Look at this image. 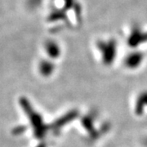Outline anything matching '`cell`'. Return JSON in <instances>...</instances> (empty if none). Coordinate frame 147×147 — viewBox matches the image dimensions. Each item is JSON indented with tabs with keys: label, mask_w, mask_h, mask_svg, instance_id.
Instances as JSON below:
<instances>
[{
	"label": "cell",
	"mask_w": 147,
	"mask_h": 147,
	"mask_svg": "<svg viewBox=\"0 0 147 147\" xmlns=\"http://www.w3.org/2000/svg\"><path fill=\"white\" fill-rule=\"evenodd\" d=\"M130 34L128 37L129 40H137V39H140V40H145L144 38H147V30H144L142 28L137 26V25H134L131 27V30H130Z\"/></svg>",
	"instance_id": "cell-1"
},
{
	"label": "cell",
	"mask_w": 147,
	"mask_h": 147,
	"mask_svg": "<svg viewBox=\"0 0 147 147\" xmlns=\"http://www.w3.org/2000/svg\"><path fill=\"white\" fill-rule=\"evenodd\" d=\"M46 49L47 53H50L53 56H57L59 53V47L57 43L54 41H47L46 43Z\"/></svg>",
	"instance_id": "cell-2"
},
{
	"label": "cell",
	"mask_w": 147,
	"mask_h": 147,
	"mask_svg": "<svg viewBox=\"0 0 147 147\" xmlns=\"http://www.w3.org/2000/svg\"><path fill=\"white\" fill-rule=\"evenodd\" d=\"M42 0H27L28 7L30 9H35L41 5Z\"/></svg>",
	"instance_id": "cell-3"
}]
</instances>
